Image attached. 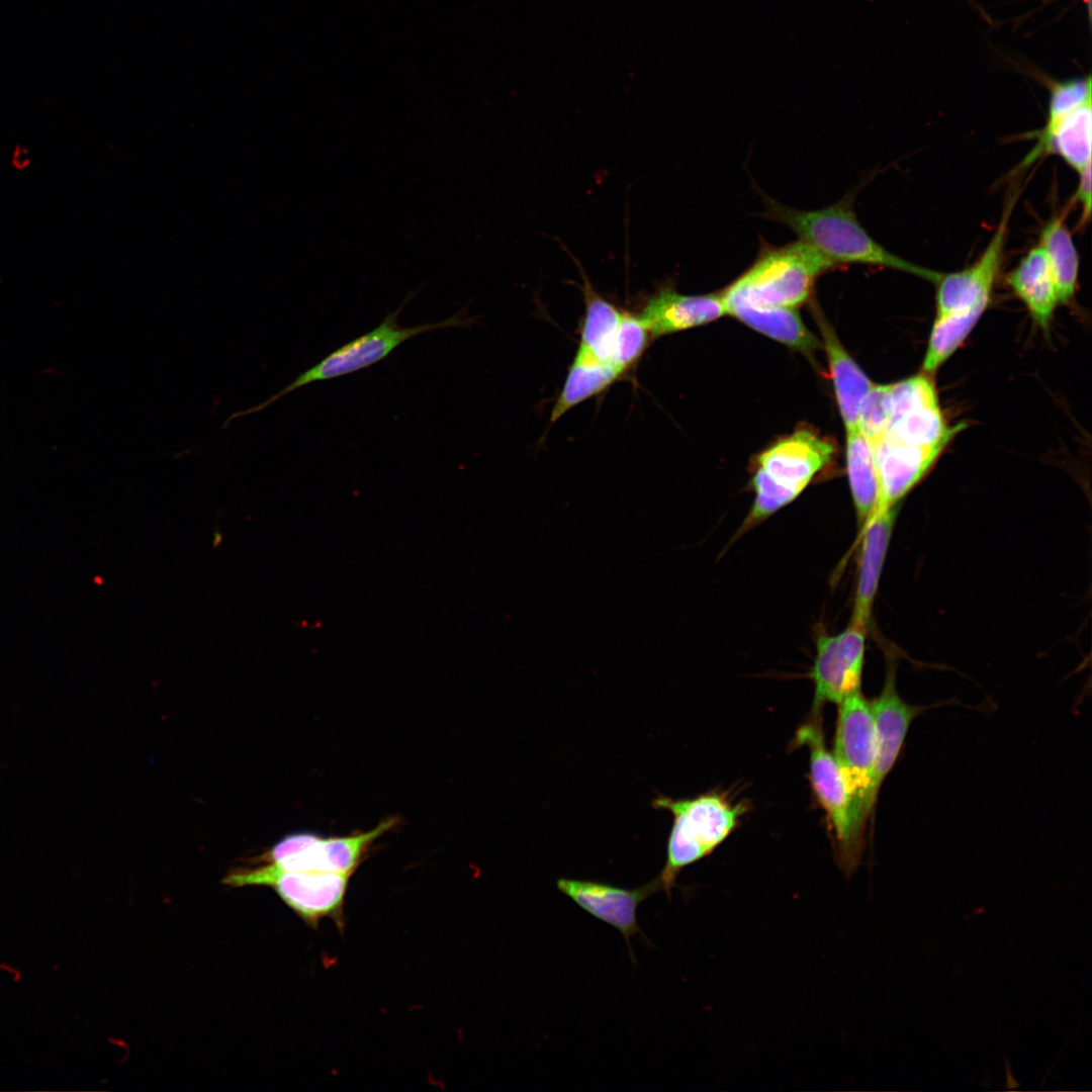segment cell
Returning a JSON list of instances; mask_svg holds the SVG:
<instances>
[{"instance_id":"obj_1","label":"cell","mask_w":1092,"mask_h":1092,"mask_svg":"<svg viewBox=\"0 0 1092 1092\" xmlns=\"http://www.w3.org/2000/svg\"><path fill=\"white\" fill-rule=\"evenodd\" d=\"M764 204L760 215L790 229L798 240L811 246L822 257L840 267L860 264L885 267L931 281L940 272L916 265L892 253L864 230L853 208L855 192L814 210L789 207L758 190Z\"/></svg>"},{"instance_id":"obj_2","label":"cell","mask_w":1092,"mask_h":1092,"mask_svg":"<svg viewBox=\"0 0 1092 1092\" xmlns=\"http://www.w3.org/2000/svg\"><path fill=\"white\" fill-rule=\"evenodd\" d=\"M652 806L669 811L673 816L666 859L655 877L667 898H670L682 870L710 855L736 829L748 810L744 802L733 803L720 793L687 799L658 795L652 800Z\"/></svg>"},{"instance_id":"obj_3","label":"cell","mask_w":1092,"mask_h":1092,"mask_svg":"<svg viewBox=\"0 0 1092 1092\" xmlns=\"http://www.w3.org/2000/svg\"><path fill=\"white\" fill-rule=\"evenodd\" d=\"M834 268L803 241L762 242L751 266L720 294L753 305L796 308L811 296L817 279Z\"/></svg>"},{"instance_id":"obj_4","label":"cell","mask_w":1092,"mask_h":1092,"mask_svg":"<svg viewBox=\"0 0 1092 1092\" xmlns=\"http://www.w3.org/2000/svg\"><path fill=\"white\" fill-rule=\"evenodd\" d=\"M413 296V292H410L400 305L392 312L387 313L377 327L339 347L318 363L299 374L277 393L269 396L265 401L232 414L225 420L223 428H226L232 421L238 418L265 410L286 394L305 385L335 379L366 369L388 357L398 346L416 336L436 330L465 329L475 321L467 316L464 310H459L455 314L437 323L401 327L398 324V316Z\"/></svg>"},{"instance_id":"obj_5","label":"cell","mask_w":1092,"mask_h":1092,"mask_svg":"<svg viewBox=\"0 0 1092 1092\" xmlns=\"http://www.w3.org/2000/svg\"><path fill=\"white\" fill-rule=\"evenodd\" d=\"M351 875L290 871L258 860L233 868L222 879L231 888L267 886L307 925L316 927L325 918L342 923L345 898Z\"/></svg>"},{"instance_id":"obj_6","label":"cell","mask_w":1092,"mask_h":1092,"mask_svg":"<svg viewBox=\"0 0 1092 1092\" xmlns=\"http://www.w3.org/2000/svg\"><path fill=\"white\" fill-rule=\"evenodd\" d=\"M837 705L832 754L849 792L854 820L861 833L877 798L873 788L877 733L872 704L858 690Z\"/></svg>"},{"instance_id":"obj_7","label":"cell","mask_w":1092,"mask_h":1092,"mask_svg":"<svg viewBox=\"0 0 1092 1092\" xmlns=\"http://www.w3.org/2000/svg\"><path fill=\"white\" fill-rule=\"evenodd\" d=\"M821 719V713H812L810 721L798 730L796 740L809 749L811 785L836 839L838 866L849 877L859 862L861 833L842 774L825 745Z\"/></svg>"},{"instance_id":"obj_8","label":"cell","mask_w":1092,"mask_h":1092,"mask_svg":"<svg viewBox=\"0 0 1092 1092\" xmlns=\"http://www.w3.org/2000/svg\"><path fill=\"white\" fill-rule=\"evenodd\" d=\"M397 818L382 820L374 828L345 836L323 837L308 832L289 834L259 859L290 871L353 875L372 845L397 825Z\"/></svg>"},{"instance_id":"obj_9","label":"cell","mask_w":1092,"mask_h":1092,"mask_svg":"<svg viewBox=\"0 0 1092 1092\" xmlns=\"http://www.w3.org/2000/svg\"><path fill=\"white\" fill-rule=\"evenodd\" d=\"M868 625L850 619L836 635L822 633L816 640V657L810 677L815 685L812 713L824 704H838L860 690Z\"/></svg>"},{"instance_id":"obj_10","label":"cell","mask_w":1092,"mask_h":1092,"mask_svg":"<svg viewBox=\"0 0 1092 1092\" xmlns=\"http://www.w3.org/2000/svg\"><path fill=\"white\" fill-rule=\"evenodd\" d=\"M1018 193L1010 197L987 247L969 267L940 274L936 280V316L967 310L985 311L1004 259L1008 223Z\"/></svg>"},{"instance_id":"obj_11","label":"cell","mask_w":1092,"mask_h":1092,"mask_svg":"<svg viewBox=\"0 0 1092 1092\" xmlns=\"http://www.w3.org/2000/svg\"><path fill=\"white\" fill-rule=\"evenodd\" d=\"M556 887L579 908L620 931L635 964L630 939L640 934L648 941L638 924L637 909L643 901L660 891L656 878L634 889L573 878H559Z\"/></svg>"},{"instance_id":"obj_12","label":"cell","mask_w":1092,"mask_h":1092,"mask_svg":"<svg viewBox=\"0 0 1092 1092\" xmlns=\"http://www.w3.org/2000/svg\"><path fill=\"white\" fill-rule=\"evenodd\" d=\"M831 443L807 430L779 441L758 458L760 467L777 484L797 495L830 460Z\"/></svg>"},{"instance_id":"obj_13","label":"cell","mask_w":1092,"mask_h":1092,"mask_svg":"<svg viewBox=\"0 0 1092 1092\" xmlns=\"http://www.w3.org/2000/svg\"><path fill=\"white\" fill-rule=\"evenodd\" d=\"M946 446H914L883 439L875 448L879 481L877 508L897 506L930 470Z\"/></svg>"},{"instance_id":"obj_14","label":"cell","mask_w":1092,"mask_h":1092,"mask_svg":"<svg viewBox=\"0 0 1092 1092\" xmlns=\"http://www.w3.org/2000/svg\"><path fill=\"white\" fill-rule=\"evenodd\" d=\"M895 679V667L889 664L882 691L871 703L877 733L873 782L876 795L897 760L912 721L922 711L901 698Z\"/></svg>"},{"instance_id":"obj_15","label":"cell","mask_w":1092,"mask_h":1092,"mask_svg":"<svg viewBox=\"0 0 1092 1092\" xmlns=\"http://www.w3.org/2000/svg\"><path fill=\"white\" fill-rule=\"evenodd\" d=\"M725 314L720 293L688 295L663 287L648 298L639 315L655 340L708 324Z\"/></svg>"},{"instance_id":"obj_16","label":"cell","mask_w":1092,"mask_h":1092,"mask_svg":"<svg viewBox=\"0 0 1092 1092\" xmlns=\"http://www.w3.org/2000/svg\"><path fill=\"white\" fill-rule=\"evenodd\" d=\"M898 505L876 508L864 521L858 561L855 602L851 619L868 625L877 594Z\"/></svg>"},{"instance_id":"obj_17","label":"cell","mask_w":1092,"mask_h":1092,"mask_svg":"<svg viewBox=\"0 0 1092 1092\" xmlns=\"http://www.w3.org/2000/svg\"><path fill=\"white\" fill-rule=\"evenodd\" d=\"M815 317L823 339L845 431L849 433L858 430L860 407L874 382L843 348L831 326L816 308Z\"/></svg>"},{"instance_id":"obj_18","label":"cell","mask_w":1092,"mask_h":1092,"mask_svg":"<svg viewBox=\"0 0 1092 1092\" xmlns=\"http://www.w3.org/2000/svg\"><path fill=\"white\" fill-rule=\"evenodd\" d=\"M720 296L726 314L733 315L751 329L805 354L820 348V342L806 328L796 308L753 305Z\"/></svg>"},{"instance_id":"obj_19","label":"cell","mask_w":1092,"mask_h":1092,"mask_svg":"<svg viewBox=\"0 0 1092 1092\" xmlns=\"http://www.w3.org/2000/svg\"><path fill=\"white\" fill-rule=\"evenodd\" d=\"M1091 98H1088L1064 115L1049 131L1042 132L1036 147L1023 164L1032 162L1044 152H1052L1058 154L1078 173L1090 167L1092 140Z\"/></svg>"},{"instance_id":"obj_20","label":"cell","mask_w":1092,"mask_h":1092,"mask_svg":"<svg viewBox=\"0 0 1092 1092\" xmlns=\"http://www.w3.org/2000/svg\"><path fill=\"white\" fill-rule=\"evenodd\" d=\"M1013 293L1024 303L1033 322L1048 329L1058 297L1045 255L1039 245L1021 258L1007 275Z\"/></svg>"},{"instance_id":"obj_21","label":"cell","mask_w":1092,"mask_h":1092,"mask_svg":"<svg viewBox=\"0 0 1092 1092\" xmlns=\"http://www.w3.org/2000/svg\"><path fill=\"white\" fill-rule=\"evenodd\" d=\"M622 376L611 362L598 360L578 348L551 411L550 423L557 422L577 404L601 394Z\"/></svg>"},{"instance_id":"obj_22","label":"cell","mask_w":1092,"mask_h":1092,"mask_svg":"<svg viewBox=\"0 0 1092 1092\" xmlns=\"http://www.w3.org/2000/svg\"><path fill=\"white\" fill-rule=\"evenodd\" d=\"M1048 261L1058 302L1073 300L1079 275V255L1064 216L1050 219L1043 226L1038 244Z\"/></svg>"},{"instance_id":"obj_23","label":"cell","mask_w":1092,"mask_h":1092,"mask_svg":"<svg viewBox=\"0 0 1092 1092\" xmlns=\"http://www.w3.org/2000/svg\"><path fill=\"white\" fill-rule=\"evenodd\" d=\"M846 466L858 522L862 525L879 504L875 448L859 430L846 433Z\"/></svg>"},{"instance_id":"obj_24","label":"cell","mask_w":1092,"mask_h":1092,"mask_svg":"<svg viewBox=\"0 0 1092 1092\" xmlns=\"http://www.w3.org/2000/svg\"><path fill=\"white\" fill-rule=\"evenodd\" d=\"M584 316L578 348L598 360L610 362L622 310L601 296L583 274Z\"/></svg>"},{"instance_id":"obj_25","label":"cell","mask_w":1092,"mask_h":1092,"mask_svg":"<svg viewBox=\"0 0 1092 1092\" xmlns=\"http://www.w3.org/2000/svg\"><path fill=\"white\" fill-rule=\"evenodd\" d=\"M963 428V424L948 426L939 404H934L913 410L890 422L883 439L914 446L948 445Z\"/></svg>"},{"instance_id":"obj_26","label":"cell","mask_w":1092,"mask_h":1092,"mask_svg":"<svg viewBox=\"0 0 1092 1092\" xmlns=\"http://www.w3.org/2000/svg\"><path fill=\"white\" fill-rule=\"evenodd\" d=\"M983 313L967 310L936 316L922 362L923 372L932 375L962 345Z\"/></svg>"},{"instance_id":"obj_27","label":"cell","mask_w":1092,"mask_h":1092,"mask_svg":"<svg viewBox=\"0 0 1092 1092\" xmlns=\"http://www.w3.org/2000/svg\"><path fill=\"white\" fill-rule=\"evenodd\" d=\"M650 341V332L641 316L622 310L610 362L624 375L638 363Z\"/></svg>"},{"instance_id":"obj_28","label":"cell","mask_w":1092,"mask_h":1092,"mask_svg":"<svg viewBox=\"0 0 1092 1092\" xmlns=\"http://www.w3.org/2000/svg\"><path fill=\"white\" fill-rule=\"evenodd\" d=\"M889 397V423L913 410L938 404L931 375L924 372L890 384Z\"/></svg>"},{"instance_id":"obj_29","label":"cell","mask_w":1092,"mask_h":1092,"mask_svg":"<svg viewBox=\"0 0 1092 1092\" xmlns=\"http://www.w3.org/2000/svg\"><path fill=\"white\" fill-rule=\"evenodd\" d=\"M890 384H876L868 392L859 413L858 430L874 448L883 440L890 421Z\"/></svg>"},{"instance_id":"obj_30","label":"cell","mask_w":1092,"mask_h":1092,"mask_svg":"<svg viewBox=\"0 0 1092 1092\" xmlns=\"http://www.w3.org/2000/svg\"><path fill=\"white\" fill-rule=\"evenodd\" d=\"M1050 101L1046 123L1041 132L1050 130L1064 115L1091 98V77L1050 82Z\"/></svg>"},{"instance_id":"obj_31","label":"cell","mask_w":1092,"mask_h":1092,"mask_svg":"<svg viewBox=\"0 0 1092 1092\" xmlns=\"http://www.w3.org/2000/svg\"><path fill=\"white\" fill-rule=\"evenodd\" d=\"M1080 181L1076 191V201L1082 208L1081 223L1085 224L1091 214V166L1079 173Z\"/></svg>"},{"instance_id":"obj_32","label":"cell","mask_w":1092,"mask_h":1092,"mask_svg":"<svg viewBox=\"0 0 1092 1092\" xmlns=\"http://www.w3.org/2000/svg\"><path fill=\"white\" fill-rule=\"evenodd\" d=\"M0 969H2L3 971H5V972H7V973H9L11 975H13V980L14 981H18L21 978V973L19 972V970L15 969L14 967H12V966H10L8 964H4V963L0 964Z\"/></svg>"},{"instance_id":"obj_33","label":"cell","mask_w":1092,"mask_h":1092,"mask_svg":"<svg viewBox=\"0 0 1092 1092\" xmlns=\"http://www.w3.org/2000/svg\"><path fill=\"white\" fill-rule=\"evenodd\" d=\"M1084 1H1086L1087 3H1089V2H1090V0H1084Z\"/></svg>"}]
</instances>
